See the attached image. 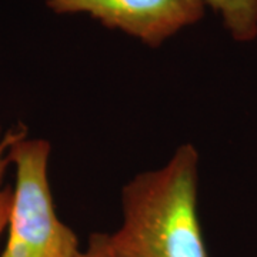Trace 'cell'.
I'll use <instances>...</instances> for the list:
<instances>
[{"instance_id":"6da1fadb","label":"cell","mask_w":257,"mask_h":257,"mask_svg":"<svg viewBox=\"0 0 257 257\" xmlns=\"http://www.w3.org/2000/svg\"><path fill=\"white\" fill-rule=\"evenodd\" d=\"M200 155L176 147L165 165L140 172L120 192V224L104 233L116 257H207L199 217Z\"/></svg>"},{"instance_id":"7a4b0ae2","label":"cell","mask_w":257,"mask_h":257,"mask_svg":"<svg viewBox=\"0 0 257 257\" xmlns=\"http://www.w3.org/2000/svg\"><path fill=\"white\" fill-rule=\"evenodd\" d=\"M50 155V142L30 138L28 130L10 146L15 186L0 257H77L82 250L76 231L57 214L49 177Z\"/></svg>"},{"instance_id":"3957f363","label":"cell","mask_w":257,"mask_h":257,"mask_svg":"<svg viewBox=\"0 0 257 257\" xmlns=\"http://www.w3.org/2000/svg\"><path fill=\"white\" fill-rule=\"evenodd\" d=\"M57 15H87L104 28L120 30L159 47L182 29L202 20L203 0H45Z\"/></svg>"},{"instance_id":"277c9868","label":"cell","mask_w":257,"mask_h":257,"mask_svg":"<svg viewBox=\"0 0 257 257\" xmlns=\"http://www.w3.org/2000/svg\"><path fill=\"white\" fill-rule=\"evenodd\" d=\"M220 16L233 40L250 43L257 39V0H203Z\"/></svg>"},{"instance_id":"5b68a950","label":"cell","mask_w":257,"mask_h":257,"mask_svg":"<svg viewBox=\"0 0 257 257\" xmlns=\"http://www.w3.org/2000/svg\"><path fill=\"white\" fill-rule=\"evenodd\" d=\"M26 130L23 124H16L2 130L0 128V237L5 233L9 217L10 200H12V187L6 184V173L10 170L9 149L12 143Z\"/></svg>"},{"instance_id":"8992f818","label":"cell","mask_w":257,"mask_h":257,"mask_svg":"<svg viewBox=\"0 0 257 257\" xmlns=\"http://www.w3.org/2000/svg\"><path fill=\"white\" fill-rule=\"evenodd\" d=\"M77 257H116L111 253L104 233H92L86 247H82Z\"/></svg>"}]
</instances>
